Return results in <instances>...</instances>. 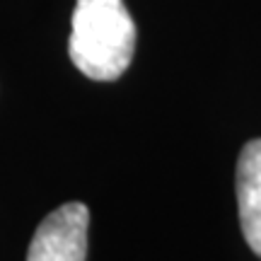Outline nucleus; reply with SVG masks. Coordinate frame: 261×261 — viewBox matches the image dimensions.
<instances>
[{
	"label": "nucleus",
	"mask_w": 261,
	"mask_h": 261,
	"mask_svg": "<svg viewBox=\"0 0 261 261\" xmlns=\"http://www.w3.org/2000/svg\"><path fill=\"white\" fill-rule=\"evenodd\" d=\"M136 51V22L123 0H77L68 54L90 80L112 83L126 73Z\"/></svg>",
	"instance_id": "f257e3e1"
},
{
	"label": "nucleus",
	"mask_w": 261,
	"mask_h": 261,
	"mask_svg": "<svg viewBox=\"0 0 261 261\" xmlns=\"http://www.w3.org/2000/svg\"><path fill=\"white\" fill-rule=\"evenodd\" d=\"M90 211L70 201L39 223L27 252V261H85Z\"/></svg>",
	"instance_id": "f03ea898"
},
{
	"label": "nucleus",
	"mask_w": 261,
	"mask_h": 261,
	"mask_svg": "<svg viewBox=\"0 0 261 261\" xmlns=\"http://www.w3.org/2000/svg\"><path fill=\"white\" fill-rule=\"evenodd\" d=\"M237 213L244 240L261 256V138L249 140L237 160Z\"/></svg>",
	"instance_id": "7ed1b4c3"
}]
</instances>
